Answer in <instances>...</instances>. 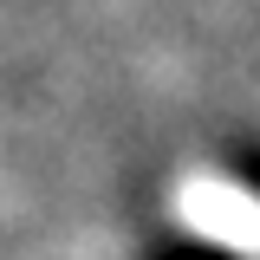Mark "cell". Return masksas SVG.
<instances>
[{
    "label": "cell",
    "mask_w": 260,
    "mask_h": 260,
    "mask_svg": "<svg viewBox=\"0 0 260 260\" xmlns=\"http://www.w3.org/2000/svg\"><path fill=\"white\" fill-rule=\"evenodd\" d=\"M169 221L182 228L189 241L215 247V254L260 260V195H254V189H241L234 176L189 169V176L169 189Z\"/></svg>",
    "instance_id": "6da1fadb"
}]
</instances>
